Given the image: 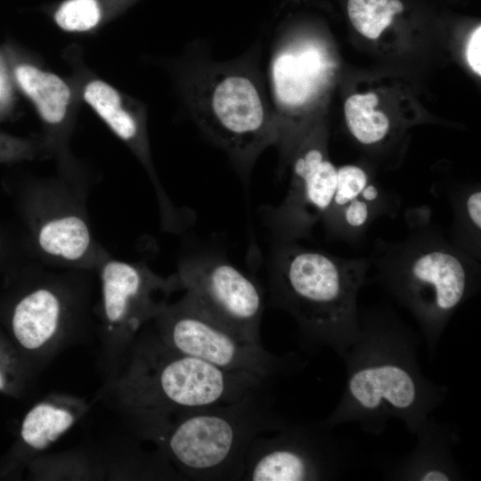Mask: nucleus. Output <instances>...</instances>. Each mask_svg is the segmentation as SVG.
Segmentation results:
<instances>
[{
  "instance_id": "nucleus-1",
  "label": "nucleus",
  "mask_w": 481,
  "mask_h": 481,
  "mask_svg": "<svg viewBox=\"0 0 481 481\" xmlns=\"http://www.w3.org/2000/svg\"><path fill=\"white\" fill-rule=\"evenodd\" d=\"M419 339L403 323L380 314L360 316V330L342 358L346 382L331 413L330 429L357 424L379 436L391 419L415 434L448 395V387L426 377L418 361Z\"/></svg>"
},
{
  "instance_id": "nucleus-2",
  "label": "nucleus",
  "mask_w": 481,
  "mask_h": 481,
  "mask_svg": "<svg viewBox=\"0 0 481 481\" xmlns=\"http://www.w3.org/2000/svg\"><path fill=\"white\" fill-rule=\"evenodd\" d=\"M265 382L270 380L174 350L149 323L119 370L104 379L95 399L114 410L142 442L181 412L234 402Z\"/></svg>"
},
{
  "instance_id": "nucleus-3",
  "label": "nucleus",
  "mask_w": 481,
  "mask_h": 481,
  "mask_svg": "<svg viewBox=\"0 0 481 481\" xmlns=\"http://www.w3.org/2000/svg\"><path fill=\"white\" fill-rule=\"evenodd\" d=\"M258 49L218 61L195 46L178 66L180 92L192 120L245 177L264 150L277 142Z\"/></svg>"
},
{
  "instance_id": "nucleus-4",
  "label": "nucleus",
  "mask_w": 481,
  "mask_h": 481,
  "mask_svg": "<svg viewBox=\"0 0 481 481\" xmlns=\"http://www.w3.org/2000/svg\"><path fill=\"white\" fill-rule=\"evenodd\" d=\"M273 404L269 382H265L234 402L181 412L146 441L187 481L241 480L251 443L288 424Z\"/></svg>"
},
{
  "instance_id": "nucleus-5",
  "label": "nucleus",
  "mask_w": 481,
  "mask_h": 481,
  "mask_svg": "<svg viewBox=\"0 0 481 481\" xmlns=\"http://www.w3.org/2000/svg\"><path fill=\"white\" fill-rule=\"evenodd\" d=\"M364 273L363 264L314 250L279 254L271 275L273 301L295 319L304 348L345 356L360 330L356 301Z\"/></svg>"
},
{
  "instance_id": "nucleus-6",
  "label": "nucleus",
  "mask_w": 481,
  "mask_h": 481,
  "mask_svg": "<svg viewBox=\"0 0 481 481\" xmlns=\"http://www.w3.org/2000/svg\"><path fill=\"white\" fill-rule=\"evenodd\" d=\"M95 271L60 269L40 262L10 314V329L23 357L40 374L92 324Z\"/></svg>"
},
{
  "instance_id": "nucleus-7",
  "label": "nucleus",
  "mask_w": 481,
  "mask_h": 481,
  "mask_svg": "<svg viewBox=\"0 0 481 481\" xmlns=\"http://www.w3.org/2000/svg\"><path fill=\"white\" fill-rule=\"evenodd\" d=\"M100 300L95 314L98 367L104 379L124 363L139 332L183 290L176 273L162 276L145 263L114 258L107 252L96 270Z\"/></svg>"
},
{
  "instance_id": "nucleus-8",
  "label": "nucleus",
  "mask_w": 481,
  "mask_h": 481,
  "mask_svg": "<svg viewBox=\"0 0 481 481\" xmlns=\"http://www.w3.org/2000/svg\"><path fill=\"white\" fill-rule=\"evenodd\" d=\"M88 189L74 172L38 179L27 190L23 212L38 262L54 268L95 271L108 252L94 238Z\"/></svg>"
},
{
  "instance_id": "nucleus-9",
  "label": "nucleus",
  "mask_w": 481,
  "mask_h": 481,
  "mask_svg": "<svg viewBox=\"0 0 481 481\" xmlns=\"http://www.w3.org/2000/svg\"><path fill=\"white\" fill-rule=\"evenodd\" d=\"M150 325L174 350L224 370L271 380L293 372L298 365L291 355L278 356L248 341L186 293L170 302Z\"/></svg>"
},
{
  "instance_id": "nucleus-10",
  "label": "nucleus",
  "mask_w": 481,
  "mask_h": 481,
  "mask_svg": "<svg viewBox=\"0 0 481 481\" xmlns=\"http://www.w3.org/2000/svg\"><path fill=\"white\" fill-rule=\"evenodd\" d=\"M322 420L288 423L248 449L242 481H316L339 477L350 463L345 444Z\"/></svg>"
},
{
  "instance_id": "nucleus-11",
  "label": "nucleus",
  "mask_w": 481,
  "mask_h": 481,
  "mask_svg": "<svg viewBox=\"0 0 481 481\" xmlns=\"http://www.w3.org/2000/svg\"><path fill=\"white\" fill-rule=\"evenodd\" d=\"M389 287L417 318L433 355L450 317L472 291L473 281L457 256L430 249L391 278Z\"/></svg>"
},
{
  "instance_id": "nucleus-12",
  "label": "nucleus",
  "mask_w": 481,
  "mask_h": 481,
  "mask_svg": "<svg viewBox=\"0 0 481 481\" xmlns=\"http://www.w3.org/2000/svg\"><path fill=\"white\" fill-rule=\"evenodd\" d=\"M176 273L184 293L248 341L263 346L258 285L231 263L212 256L184 258Z\"/></svg>"
},
{
  "instance_id": "nucleus-13",
  "label": "nucleus",
  "mask_w": 481,
  "mask_h": 481,
  "mask_svg": "<svg viewBox=\"0 0 481 481\" xmlns=\"http://www.w3.org/2000/svg\"><path fill=\"white\" fill-rule=\"evenodd\" d=\"M337 168L319 146L306 144L292 163L290 188L283 202L269 214L273 230L281 237L305 234L327 215L335 195Z\"/></svg>"
},
{
  "instance_id": "nucleus-14",
  "label": "nucleus",
  "mask_w": 481,
  "mask_h": 481,
  "mask_svg": "<svg viewBox=\"0 0 481 481\" xmlns=\"http://www.w3.org/2000/svg\"><path fill=\"white\" fill-rule=\"evenodd\" d=\"M325 53L314 38H290L272 53L268 84L276 128L287 115H300L318 97L327 77Z\"/></svg>"
},
{
  "instance_id": "nucleus-15",
  "label": "nucleus",
  "mask_w": 481,
  "mask_h": 481,
  "mask_svg": "<svg viewBox=\"0 0 481 481\" xmlns=\"http://www.w3.org/2000/svg\"><path fill=\"white\" fill-rule=\"evenodd\" d=\"M414 449L387 477L404 481L461 480L462 472L452 455L455 434L447 423L428 417L414 434Z\"/></svg>"
},
{
  "instance_id": "nucleus-16",
  "label": "nucleus",
  "mask_w": 481,
  "mask_h": 481,
  "mask_svg": "<svg viewBox=\"0 0 481 481\" xmlns=\"http://www.w3.org/2000/svg\"><path fill=\"white\" fill-rule=\"evenodd\" d=\"M90 410L84 397L50 393L37 402L24 416L20 443L29 463L44 453L75 426Z\"/></svg>"
},
{
  "instance_id": "nucleus-17",
  "label": "nucleus",
  "mask_w": 481,
  "mask_h": 481,
  "mask_svg": "<svg viewBox=\"0 0 481 481\" xmlns=\"http://www.w3.org/2000/svg\"><path fill=\"white\" fill-rule=\"evenodd\" d=\"M14 76L44 122L59 130L66 118L71 99L67 83L56 74L29 63L18 65Z\"/></svg>"
},
{
  "instance_id": "nucleus-18",
  "label": "nucleus",
  "mask_w": 481,
  "mask_h": 481,
  "mask_svg": "<svg viewBox=\"0 0 481 481\" xmlns=\"http://www.w3.org/2000/svg\"><path fill=\"white\" fill-rule=\"evenodd\" d=\"M30 473L39 481L105 480L100 451L87 447L44 452L30 462Z\"/></svg>"
},
{
  "instance_id": "nucleus-19",
  "label": "nucleus",
  "mask_w": 481,
  "mask_h": 481,
  "mask_svg": "<svg viewBox=\"0 0 481 481\" xmlns=\"http://www.w3.org/2000/svg\"><path fill=\"white\" fill-rule=\"evenodd\" d=\"M378 97L373 93L353 94L345 102L344 110L351 134L363 144L381 141L390 123L386 114L375 110Z\"/></svg>"
},
{
  "instance_id": "nucleus-20",
  "label": "nucleus",
  "mask_w": 481,
  "mask_h": 481,
  "mask_svg": "<svg viewBox=\"0 0 481 481\" xmlns=\"http://www.w3.org/2000/svg\"><path fill=\"white\" fill-rule=\"evenodd\" d=\"M400 0H348L347 12L355 29L363 36L378 38L393 20L395 13L402 12Z\"/></svg>"
},
{
  "instance_id": "nucleus-21",
  "label": "nucleus",
  "mask_w": 481,
  "mask_h": 481,
  "mask_svg": "<svg viewBox=\"0 0 481 481\" xmlns=\"http://www.w3.org/2000/svg\"><path fill=\"white\" fill-rule=\"evenodd\" d=\"M102 13L97 0H67L54 13L56 24L69 32H85L98 25Z\"/></svg>"
},
{
  "instance_id": "nucleus-22",
  "label": "nucleus",
  "mask_w": 481,
  "mask_h": 481,
  "mask_svg": "<svg viewBox=\"0 0 481 481\" xmlns=\"http://www.w3.org/2000/svg\"><path fill=\"white\" fill-rule=\"evenodd\" d=\"M368 184L366 173L359 167L347 165L337 170V186L331 207L328 213L340 210L350 201L361 197Z\"/></svg>"
},
{
  "instance_id": "nucleus-23",
  "label": "nucleus",
  "mask_w": 481,
  "mask_h": 481,
  "mask_svg": "<svg viewBox=\"0 0 481 481\" xmlns=\"http://www.w3.org/2000/svg\"><path fill=\"white\" fill-rule=\"evenodd\" d=\"M30 373L29 371H20L19 363L14 362L12 356L0 347V391L12 388L21 379L20 373Z\"/></svg>"
},
{
  "instance_id": "nucleus-24",
  "label": "nucleus",
  "mask_w": 481,
  "mask_h": 481,
  "mask_svg": "<svg viewBox=\"0 0 481 481\" xmlns=\"http://www.w3.org/2000/svg\"><path fill=\"white\" fill-rule=\"evenodd\" d=\"M345 223L353 228L365 224L370 216V203L361 197L350 201L342 209Z\"/></svg>"
},
{
  "instance_id": "nucleus-25",
  "label": "nucleus",
  "mask_w": 481,
  "mask_h": 481,
  "mask_svg": "<svg viewBox=\"0 0 481 481\" xmlns=\"http://www.w3.org/2000/svg\"><path fill=\"white\" fill-rule=\"evenodd\" d=\"M481 27H477L472 33L468 47H467V60L471 69L477 73L481 74V59H480V48H481Z\"/></svg>"
},
{
  "instance_id": "nucleus-26",
  "label": "nucleus",
  "mask_w": 481,
  "mask_h": 481,
  "mask_svg": "<svg viewBox=\"0 0 481 481\" xmlns=\"http://www.w3.org/2000/svg\"><path fill=\"white\" fill-rule=\"evenodd\" d=\"M466 211L471 224L477 228L481 227V192L475 191L466 200Z\"/></svg>"
},
{
  "instance_id": "nucleus-27",
  "label": "nucleus",
  "mask_w": 481,
  "mask_h": 481,
  "mask_svg": "<svg viewBox=\"0 0 481 481\" xmlns=\"http://www.w3.org/2000/svg\"><path fill=\"white\" fill-rule=\"evenodd\" d=\"M379 197V191L376 186L373 184H367L363 192H361V198L367 201L368 203H371L375 201Z\"/></svg>"
}]
</instances>
